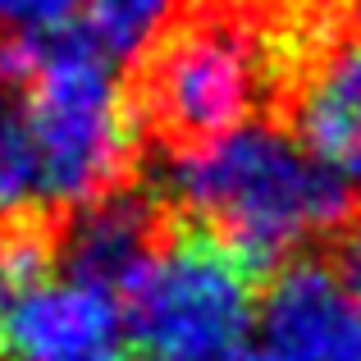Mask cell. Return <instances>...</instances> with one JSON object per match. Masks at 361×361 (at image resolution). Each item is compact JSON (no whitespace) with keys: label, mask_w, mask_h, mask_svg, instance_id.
<instances>
[{"label":"cell","mask_w":361,"mask_h":361,"mask_svg":"<svg viewBox=\"0 0 361 361\" xmlns=\"http://www.w3.org/2000/svg\"><path fill=\"white\" fill-rule=\"evenodd\" d=\"M229 361H293V357L274 353V348H252V353H238V357H229Z\"/></svg>","instance_id":"cell-11"},{"label":"cell","mask_w":361,"mask_h":361,"mask_svg":"<svg viewBox=\"0 0 361 361\" xmlns=\"http://www.w3.org/2000/svg\"><path fill=\"white\" fill-rule=\"evenodd\" d=\"M133 361H169V357H156V353H142V357H133Z\"/></svg>","instance_id":"cell-13"},{"label":"cell","mask_w":361,"mask_h":361,"mask_svg":"<svg viewBox=\"0 0 361 361\" xmlns=\"http://www.w3.org/2000/svg\"><path fill=\"white\" fill-rule=\"evenodd\" d=\"M256 274L178 215L174 238L119 298L133 338L169 361H229L256 316Z\"/></svg>","instance_id":"cell-4"},{"label":"cell","mask_w":361,"mask_h":361,"mask_svg":"<svg viewBox=\"0 0 361 361\" xmlns=\"http://www.w3.org/2000/svg\"><path fill=\"white\" fill-rule=\"evenodd\" d=\"M311 160L361 183V32L325 37L283 64L270 97V115Z\"/></svg>","instance_id":"cell-5"},{"label":"cell","mask_w":361,"mask_h":361,"mask_svg":"<svg viewBox=\"0 0 361 361\" xmlns=\"http://www.w3.org/2000/svg\"><path fill=\"white\" fill-rule=\"evenodd\" d=\"M274 353L293 361H361V298L325 261H283L256 293Z\"/></svg>","instance_id":"cell-7"},{"label":"cell","mask_w":361,"mask_h":361,"mask_svg":"<svg viewBox=\"0 0 361 361\" xmlns=\"http://www.w3.org/2000/svg\"><path fill=\"white\" fill-rule=\"evenodd\" d=\"M338 9H343V23L361 32V0H338Z\"/></svg>","instance_id":"cell-12"},{"label":"cell","mask_w":361,"mask_h":361,"mask_svg":"<svg viewBox=\"0 0 361 361\" xmlns=\"http://www.w3.org/2000/svg\"><path fill=\"white\" fill-rule=\"evenodd\" d=\"M27 123L42 202L55 211H82L142 183L147 156L133 137L110 55L87 23L42 32V60L27 82Z\"/></svg>","instance_id":"cell-3"},{"label":"cell","mask_w":361,"mask_h":361,"mask_svg":"<svg viewBox=\"0 0 361 361\" xmlns=\"http://www.w3.org/2000/svg\"><path fill=\"white\" fill-rule=\"evenodd\" d=\"M279 42L261 0H174L128 60L123 110L142 156L165 165L270 115Z\"/></svg>","instance_id":"cell-1"},{"label":"cell","mask_w":361,"mask_h":361,"mask_svg":"<svg viewBox=\"0 0 361 361\" xmlns=\"http://www.w3.org/2000/svg\"><path fill=\"white\" fill-rule=\"evenodd\" d=\"M174 0H87V27L110 60H133L169 18Z\"/></svg>","instance_id":"cell-8"},{"label":"cell","mask_w":361,"mask_h":361,"mask_svg":"<svg viewBox=\"0 0 361 361\" xmlns=\"http://www.w3.org/2000/svg\"><path fill=\"white\" fill-rule=\"evenodd\" d=\"M78 5L82 0H0V27H27V32L60 27Z\"/></svg>","instance_id":"cell-10"},{"label":"cell","mask_w":361,"mask_h":361,"mask_svg":"<svg viewBox=\"0 0 361 361\" xmlns=\"http://www.w3.org/2000/svg\"><path fill=\"white\" fill-rule=\"evenodd\" d=\"M119 325L123 311L110 293L64 274L0 293L5 361H123Z\"/></svg>","instance_id":"cell-6"},{"label":"cell","mask_w":361,"mask_h":361,"mask_svg":"<svg viewBox=\"0 0 361 361\" xmlns=\"http://www.w3.org/2000/svg\"><path fill=\"white\" fill-rule=\"evenodd\" d=\"M165 197L188 224L229 247L247 274L265 279L302 243L325 238L353 211L361 188L261 119L169 165Z\"/></svg>","instance_id":"cell-2"},{"label":"cell","mask_w":361,"mask_h":361,"mask_svg":"<svg viewBox=\"0 0 361 361\" xmlns=\"http://www.w3.org/2000/svg\"><path fill=\"white\" fill-rule=\"evenodd\" d=\"M320 243H325V256H320V261H325L329 270H334L338 279L361 298V197Z\"/></svg>","instance_id":"cell-9"}]
</instances>
